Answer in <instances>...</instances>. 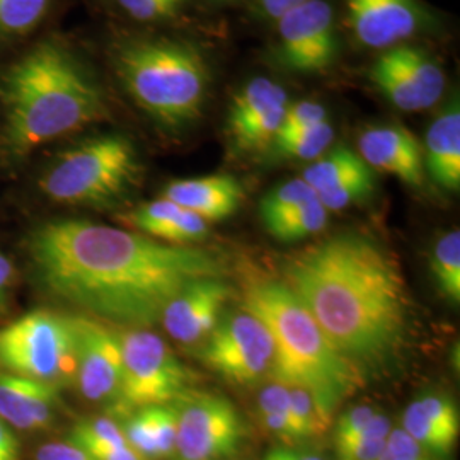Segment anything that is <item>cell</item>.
Instances as JSON below:
<instances>
[{
  "label": "cell",
  "instance_id": "1",
  "mask_svg": "<svg viewBox=\"0 0 460 460\" xmlns=\"http://www.w3.org/2000/svg\"><path fill=\"white\" fill-rule=\"evenodd\" d=\"M36 288L106 323L146 329L197 279H222L224 261L201 247L178 246L87 220H51L24 243Z\"/></svg>",
  "mask_w": 460,
  "mask_h": 460
},
{
  "label": "cell",
  "instance_id": "2",
  "mask_svg": "<svg viewBox=\"0 0 460 460\" xmlns=\"http://www.w3.org/2000/svg\"><path fill=\"white\" fill-rule=\"evenodd\" d=\"M281 281L363 380L397 363L411 334V296L394 254L378 241L358 232L326 237L294 252Z\"/></svg>",
  "mask_w": 460,
  "mask_h": 460
},
{
  "label": "cell",
  "instance_id": "3",
  "mask_svg": "<svg viewBox=\"0 0 460 460\" xmlns=\"http://www.w3.org/2000/svg\"><path fill=\"white\" fill-rule=\"evenodd\" d=\"M4 147L16 159L110 116L96 77L60 41L30 49L4 77Z\"/></svg>",
  "mask_w": 460,
  "mask_h": 460
},
{
  "label": "cell",
  "instance_id": "4",
  "mask_svg": "<svg viewBox=\"0 0 460 460\" xmlns=\"http://www.w3.org/2000/svg\"><path fill=\"white\" fill-rule=\"evenodd\" d=\"M244 309L260 317L273 338V378L305 389L331 423L340 404L365 380L332 348L311 313L281 279L247 285Z\"/></svg>",
  "mask_w": 460,
  "mask_h": 460
},
{
  "label": "cell",
  "instance_id": "5",
  "mask_svg": "<svg viewBox=\"0 0 460 460\" xmlns=\"http://www.w3.org/2000/svg\"><path fill=\"white\" fill-rule=\"evenodd\" d=\"M111 58L127 94L161 128L180 132L203 115L212 72L193 43L133 36L116 43Z\"/></svg>",
  "mask_w": 460,
  "mask_h": 460
},
{
  "label": "cell",
  "instance_id": "6",
  "mask_svg": "<svg viewBox=\"0 0 460 460\" xmlns=\"http://www.w3.org/2000/svg\"><path fill=\"white\" fill-rule=\"evenodd\" d=\"M144 164L123 133H104L60 152L40 178V190L55 203L113 208L140 186Z\"/></svg>",
  "mask_w": 460,
  "mask_h": 460
},
{
  "label": "cell",
  "instance_id": "7",
  "mask_svg": "<svg viewBox=\"0 0 460 460\" xmlns=\"http://www.w3.org/2000/svg\"><path fill=\"white\" fill-rule=\"evenodd\" d=\"M74 315L40 309L0 328V372L72 385L77 363Z\"/></svg>",
  "mask_w": 460,
  "mask_h": 460
},
{
  "label": "cell",
  "instance_id": "8",
  "mask_svg": "<svg viewBox=\"0 0 460 460\" xmlns=\"http://www.w3.org/2000/svg\"><path fill=\"white\" fill-rule=\"evenodd\" d=\"M123 377L110 411L128 416L140 408L167 404L190 389L191 376L171 346L147 329L119 332Z\"/></svg>",
  "mask_w": 460,
  "mask_h": 460
},
{
  "label": "cell",
  "instance_id": "9",
  "mask_svg": "<svg viewBox=\"0 0 460 460\" xmlns=\"http://www.w3.org/2000/svg\"><path fill=\"white\" fill-rule=\"evenodd\" d=\"M178 411V435L169 460H229L247 438L241 412L227 397L188 389L172 401Z\"/></svg>",
  "mask_w": 460,
  "mask_h": 460
},
{
  "label": "cell",
  "instance_id": "10",
  "mask_svg": "<svg viewBox=\"0 0 460 460\" xmlns=\"http://www.w3.org/2000/svg\"><path fill=\"white\" fill-rule=\"evenodd\" d=\"M198 358L230 384L251 387L271 374L275 343L263 321L243 309L220 317Z\"/></svg>",
  "mask_w": 460,
  "mask_h": 460
},
{
  "label": "cell",
  "instance_id": "11",
  "mask_svg": "<svg viewBox=\"0 0 460 460\" xmlns=\"http://www.w3.org/2000/svg\"><path fill=\"white\" fill-rule=\"evenodd\" d=\"M279 58L300 74L323 72L334 64L338 36L334 11L326 0H305L279 19Z\"/></svg>",
  "mask_w": 460,
  "mask_h": 460
},
{
  "label": "cell",
  "instance_id": "12",
  "mask_svg": "<svg viewBox=\"0 0 460 460\" xmlns=\"http://www.w3.org/2000/svg\"><path fill=\"white\" fill-rule=\"evenodd\" d=\"M77 332L75 380L84 399L113 406L121 389L123 358L119 336L89 315H74Z\"/></svg>",
  "mask_w": 460,
  "mask_h": 460
},
{
  "label": "cell",
  "instance_id": "13",
  "mask_svg": "<svg viewBox=\"0 0 460 460\" xmlns=\"http://www.w3.org/2000/svg\"><path fill=\"white\" fill-rule=\"evenodd\" d=\"M288 104L287 91L279 84L266 77L244 84L229 106L227 135L232 148L241 154L268 150Z\"/></svg>",
  "mask_w": 460,
  "mask_h": 460
},
{
  "label": "cell",
  "instance_id": "14",
  "mask_svg": "<svg viewBox=\"0 0 460 460\" xmlns=\"http://www.w3.org/2000/svg\"><path fill=\"white\" fill-rule=\"evenodd\" d=\"M345 4L355 40L367 49H393L427 28L428 14L416 0H345Z\"/></svg>",
  "mask_w": 460,
  "mask_h": 460
},
{
  "label": "cell",
  "instance_id": "15",
  "mask_svg": "<svg viewBox=\"0 0 460 460\" xmlns=\"http://www.w3.org/2000/svg\"><path fill=\"white\" fill-rule=\"evenodd\" d=\"M230 296L232 290L222 279L191 281L169 302L161 323L174 341L198 345L218 324Z\"/></svg>",
  "mask_w": 460,
  "mask_h": 460
},
{
  "label": "cell",
  "instance_id": "16",
  "mask_svg": "<svg viewBox=\"0 0 460 460\" xmlns=\"http://www.w3.org/2000/svg\"><path fill=\"white\" fill-rule=\"evenodd\" d=\"M358 154L376 172H387L412 188L425 182L423 147L401 125L370 127L360 135Z\"/></svg>",
  "mask_w": 460,
  "mask_h": 460
},
{
  "label": "cell",
  "instance_id": "17",
  "mask_svg": "<svg viewBox=\"0 0 460 460\" xmlns=\"http://www.w3.org/2000/svg\"><path fill=\"white\" fill-rule=\"evenodd\" d=\"M60 391L49 382L0 372V420L22 431L47 429L57 418Z\"/></svg>",
  "mask_w": 460,
  "mask_h": 460
},
{
  "label": "cell",
  "instance_id": "18",
  "mask_svg": "<svg viewBox=\"0 0 460 460\" xmlns=\"http://www.w3.org/2000/svg\"><path fill=\"white\" fill-rule=\"evenodd\" d=\"M205 222L226 220L235 214L244 199L243 184L230 174L178 180L165 184L163 197Z\"/></svg>",
  "mask_w": 460,
  "mask_h": 460
},
{
  "label": "cell",
  "instance_id": "19",
  "mask_svg": "<svg viewBox=\"0 0 460 460\" xmlns=\"http://www.w3.org/2000/svg\"><path fill=\"white\" fill-rule=\"evenodd\" d=\"M425 172L447 191L460 188V110L457 98L433 119L427 132Z\"/></svg>",
  "mask_w": 460,
  "mask_h": 460
},
{
  "label": "cell",
  "instance_id": "20",
  "mask_svg": "<svg viewBox=\"0 0 460 460\" xmlns=\"http://www.w3.org/2000/svg\"><path fill=\"white\" fill-rule=\"evenodd\" d=\"M372 174H376V171L367 165L358 152L346 146H338L305 167L302 180L313 188L315 195H319Z\"/></svg>",
  "mask_w": 460,
  "mask_h": 460
},
{
  "label": "cell",
  "instance_id": "21",
  "mask_svg": "<svg viewBox=\"0 0 460 460\" xmlns=\"http://www.w3.org/2000/svg\"><path fill=\"white\" fill-rule=\"evenodd\" d=\"M395 64L402 68V72L410 77L412 85L425 101L427 108L435 106L444 96L445 72L440 64L428 53L427 49L411 47V45H397L389 49Z\"/></svg>",
  "mask_w": 460,
  "mask_h": 460
},
{
  "label": "cell",
  "instance_id": "22",
  "mask_svg": "<svg viewBox=\"0 0 460 460\" xmlns=\"http://www.w3.org/2000/svg\"><path fill=\"white\" fill-rule=\"evenodd\" d=\"M334 140V128L329 121H323L311 128L298 132L283 133L273 138L268 147L273 159L281 161H315Z\"/></svg>",
  "mask_w": 460,
  "mask_h": 460
},
{
  "label": "cell",
  "instance_id": "23",
  "mask_svg": "<svg viewBox=\"0 0 460 460\" xmlns=\"http://www.w3.org/2000/svg\"><path fill=\"white\" fill-rule=\"evenodd\" d=\"M429 270L437 288L454 305L460 302V234L448 230L431 249Z\"/></svg>",
  "mask_w": 460,
  "mask_h": 460
},
{
  "label": "cell",
  "instance_id": "24",
  "mask_svg": "<svg viewBox=\"0 0 460 460\" xmlns=\"http://www.w3.org/2000/svg\"><path fill=\"white\" fill-rule=\"evenodd\" d=\"M401 428L427 452L429 457L431 456L440 457V459L450 457V454L454 452L456 444L459 440L457 433L445 429L437 421L428 418L427 414L418 408V404L414 401L406 408Z\"/></svg>",
  "mask_w": 460,
  "mask_h": 460
},
{
  "label": "cell",
  "instance_id": "25",
  "mask_svg": "<svg viewBox=\"0 0 460 460\" xmlns=\"http://www.w3.org/2000/svg\"><path fill=\"white\" fill-rule=\"evenodd\" d=\"M328 210L323 207L319 198L309 199L290 214L283 215L277 220L264 226L268 232L283 243L302 241L319 234L328 226Z\"/></svg>",
  "mask_w": 460,
  "mask_h": 460
},
{
  "label": "cell",
  "instance_id": "26",
  "mask_svg": "<svg viewBox=\"0 0 460 460\" xmlns=\"http://www.w3.org/2000/svg\"><path fill=\"white\" fill-rule=\"evenodd\" d=\"M391 431V420L385 414L377 412L358 435H355L341 448H336V460H377Z\"/></svg>",
  "mask_w": 460,
  "mask_h": 460
},
{
  "label": "cell",
  "instance_id": "27",
  "mask_svg": "<svg viewBox=\"0 0 460 460\" xmlns=\"http://www.w3.org/2000/svg\"><path fill=\"white\" fill-rule=\"evenodd\" d=\"M317 197L313 188L302 178L283 182L264 195L260 203V215L264 226L277 220L283 215L290 214L300 205Z\"/></svg>",
  "mask_w": 460,
  "mask_h": 460
},
{
  "label": "cell",
  "instance_id": "28",
  "mask_svg": "<svg viewBox=\"0 0 460 460\" xmlns=\"http://www.w3.org/2000/svg\"><path fill=\"white\" fill-rule=\"evenodd\" d=\"M49 0H0V34L31 33L49 11Z\"/></svg>",
  "mask_w": 460,
  "mask_h": 460
},
{
  "label": "cell",
  "instance_id": "29",
  "mask_svg": "<svg viewBox=\"0 0 460 460\" xmlns=\"http://www.w3.org/2000/svg\"><path fill=\"white\" fill-rule=\"evenodd\" d=\"M182 210L184 208L178 207L176 203L159 198L125 215V222L132 226L138 234L159 241L167 227L182 214Z\"/></svg>",
  "mask_w": 460,
  "mask_h": 460
},
{
  "label": "cell",
  "instance_id": "30",
  "mask_svg": "<svg viewBox=\"0 0 460 460\" xmlns=\"http://www.w3.org/2000/svg\"><path fill=\"white\" fill-rule=\"evenodd\" d=\"M144 410L147 414L152 440L157 450V459H171L178 435V411L174 402L147 406Z\"/></svg>",
  "mask_w": 460,
  "mask_h": 460
},
{
  "label": "cell",
  "instance_id": "31",
  "mask_svg": "<svg viewBox=\"0 0 460 460\" xmlns=\"http://www.w3.org/2000/svg\"><path fill=\"white\" fill-rule=\"evenodd\" d=\"M288 389H290V410H292V418L296 421L298 438L305 440V438L323 435L331 423L323 416V412L319 411L313 395L296 385H288Z\"/></svg>",
  "mask_w": 460,
  "mask_h": 460
},
{
  "label": "cell",
  "instance_id": "32",
  "mask_svg": "<svg viewBox=\"0 0 460 460\" xmlns=\"http://www.w3.org/2000/svg\"><path fill=\"white\" fill-rule=\"evenodd\" d=\"M376 188H377V176L372 174L367 178L346 182L324 193H319L317 198L328 212H341L372 197Z\"/></svg>",
  "mask_w": 460,
  "mask_h": 460
},
{
  "label": "cell",
  "instance_id": "33",
  "mask_svg": "<svg viewBox=\"0 0 460 460\" xmlns=\"http://www.w3.org/2000/svg\"><path fill=\"white\" fill-rule=\"evenodd\" d=\"M121 428H123V433L127 437V442L142 459L159 460L157 459L155 445L152 440L150 427H148L147 414H146L144 408L125 416Z\"/></svg>",
  "mask_w": 460,
  "mask_h": 460
},
{
  "label": "cell",
  "instance_id": "34",
  "mask_svg": "<svg viewBox=\"0 0 460 460\" xmlns=\"http://www.w3.org/2000/svg\"><path fill=\"white\" fill-rule=\"evenodd\" d=\"M323 121H328V111L323 104H319L315 101H298L294 104H288L277 137L283 133L311 128Z\"/></svg>",
  "mask_w": 460,
  "mask_h": 460
},
{
  "label": "cell",
  "instance_id": "35",
  "mask_svg": "<svg viewBox=\"0 0 460 460\" xmlns=\"http://www.w3.org/2000/svg\"><path fill=\"white\" fill-rule=\"evenodd\" d=\"M118 4L133 19L152 22L176 16L186 0H118Z\"/></svg>",
  "mask_w": 460,
  "mask_h": 460
},
{
  "label": "cell",
  "instance_id": "36",
  "mask_svg": "<svg viewBox=\"0 0 460 460\" xmlns=\"http://www.w3.org/2000/svg\"><path fill=\"white\" fill-rule=\"evenodd\" d=\"M414 402L418 404V408L421 411L427 414L428 418L437 421L445 429L459 435V410H457L456 402L448 395L425 394L418 397Z\"/></svg>",
  "mask_w": 460,
  "mask_h": 460
},
{
  "label": "cell",
  "instance_id": "37",
  "mask_svg": "<svg viewBox=\"0 0 460 460\" xmlns=\"http://www.w3.org/2000/svg\"><path fill=\"white\" fill-rule=\"evenodd\" d=\"M377 411L368 404H358L349 408L340 416L334 427V450L348 444L355 435H358L367 427Z\"/></svg>",
  "mask_w": 460,
  "mask_h": 460
},
{
  "label": "cell",
  "instance_id": "38",
  "mask_svg": "<svg viewBox=\"0 0 460 460\" xmlns=\"http://www.w3.org/2000/svg\"><path fill=\"white\" fill-rule=\"evenodd\" d=\"M377 460H431L427 452L402 429L394 428Z\"/></svg>",
  "mask_w": 460,
  "mask_h": 460
},
{
  "label": "cell",
  "instance_id": "39",
  "mask_svg": "<svg viewBox=\"0 0 460 460\" xmlns=\"http://www.w3.org/2000/svg\"><path fill=\"white\" fill-rule=\"evenodd\" d=\"M33 460H96L83 447L66 440V442H51L40 447L34 454Z\"/></svg>",
  "mask_w": 460,
  "mask_h": 460
},
{
  "label": "cell",
  "instance_id": "40",
  "mask_svg": "<svg viewBox=\"0 0 460 460\" xmlns=\"http://www.w3.org/2000/svg\"><path fill=\"white\" fill-rule=\"evenodd\" d=\"M16 279V270L11 260L0 251V314L7 313L11 304L13 285Z\"/></svg>",
  "mask_w": 460,
  "mask_h": 460
},
{
  "label": "cell",
  "instance_id": "41",
  "mask_svg": "<svg viewBox=\"0 0 460 460\" xmlns=\"http://www.w3.org/2000/svg\"><path fill=\"white\" fill-rule=\"evenodd\" d=\"M263 460H326L317 452L300 448V447H290V445H279L273 447Z\"/></svg>",
  "mask_w": 460,
  "mask_h": 460
},
{
  "label": "cell",
  "instance_id": "42",
  "mask_svg": "<svg viewBox=\"0 0 460 460\" xmlns=\"http://www.w3.org/2000/svg\"><path fill=\"white\" fill-rule=\"evenodd\" d=\"M0 460H19L16 435L4 420H0Z\"/></svg>",
  "mask_w": 460,
  "mask_h": 460
},
{
  "label": "cell",
  "instance_id": "43",
  "mask_svg": "<svg viewBox=\"0 0 460 460\" xmlns=\"http://www.w3.org/2000/svg\"><path fill=\"white\" fill-rule=\"evenodd\" d=\"M304 2L305 0H260L264 13L273 19H279L285 13H288L290 9H294Z\"/></svg>",
  "mask_w": 460,
  "mask_h": 460
}]
</instances>
